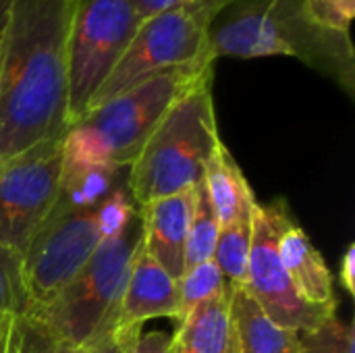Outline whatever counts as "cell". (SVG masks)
Listing matches in <instances>:
<instances>
[{
  "mask_svg": "<svg viewBox=\"0 0 355 353\" xmlns=\"http://www.w3.org/2000/svg\"><path fill=\"white\" fill-rule=\"evenodd\" d=\"M279 256L291 279L293 289L304 302L312 306L337 310L333 275L322 254L312 243V239L293 221L285 225L279 237Z\"/></svg>",
  "mask_w": 355,
  "mask_h": 353,
  "instance_id": "obj_14",
  "label": "cell"
},
{
  "mask_svg": "<svg viewBox=\"0 0 355 353\" xmlns=\"http://www.w3.org/2000/svg\"><path fill=\"white\" fill-rule=\"evenodd\" d=\"M289 221L293 218L283 200L256 204L250 262L241 287L275 325L302 335L327 325L337 316V310L312 306L293 289L279 256V237Z\"/></svg>",
  "mask_w": 355,
  "mask_h": 353,
  "instance_id": "obj_9",
  "label": "cell"
},
{
  "mask_svg": "<svg viewBox=\"0 0 355 353\" xmlns=\"http://www.w3.org/2000/svg\"><path fill=\"white\" fill-rule=\"evenodd\" d=\"M62 175V137L0 162V243L23 254L50 216Z\"/></svg>",
  "mask_w": 355,
  "mask_h": 353,
  "instance_id": "obj_10",
  "label": "cell"
},
{
  "mask_svg": "<svg viewBox=\"0 0 355 353\" xmlns=\"http://www.w3.org/2000/svg\"><path fill=\"white\" fill-rule=\"evenodd\" d=\"M208 50L220 56H293L355 98L352 31L318 23L306 0H237L212 23Z\"/></svg>",
  "mask_w": 355,
  "mask_h": 353,
  "instance_id": "obj_2",
  "label": "cell"
},
{
  "mask_svg": "<svg viewBox=\"0 0 355 353\" xmlns=\"http://www.w3.org/2000/svg\"><path fill=\"white\" fill-rule=\"evenodd\" d=\"M141 19L129 0H73L69 29V125L83 117L110 77Z\"/></svg>",
  "mask_w": 355,
  "mask_h": 353,
  "instance_id": "obj_8",
  "label": "cell"
},
{
  "mask_svg": "<svg viewBox=\"0 0 355 353\" xmlns=\"http://www.w3.org/2000/svg\"><path fill=\"white\" fill-rule=\"evenodd\" d=\"M202 181L220 227L252 218L258 204L256 196L225 144H220L208 160Z\"/></svg>",
  "mask_w": 355,
  "mask_h": 353,
  "instance_id": "obj_15",
  "label": "cell"
},
{
  "mask_svg": "<svg viewBox=\"0 0 355 353\" xmlns=\"http://www.w3.org/2000/svg\"><path fill=\"white\" fill-rule=\"evenodd\" d=\"M135 212L129 183L98 206H54L21 254L27 312L52 302L85 266L98 246L123 229Z\"/></svg>",
  "mask_w": 355,
  "mask_h": 353,
  "instance_id": "obj_5",
  "label": "cell"
},
{
  "mask_svg": "<svg viewBox=\"0 0 355 353\" xmlns=\"http://www.w3.org/2000/svg\"><path fill=\"white\" fill-rule=\"evenodd\" d=\"M220 144L212 79H206L171 106L131 162L129 191L135 206L191 191Z\"/></svg>",
  "mask_w": 355,
  "mask_h": 353,
  "instance_id": "obj_4",
  "label": "cell"
},
{
  "mask_svg": "<svg viewBox=\"0 0 355 353\" xmlns=\"http://www.w3.org/2000/svg\"><path fill=\"white\" fill-rule=\"evenodd\" d=\"M129 183V166H62L56 204L58 208H89L102 204L119 187Z\"/></svg>",
  "mask_w": 355,
  "mask_h": 353,
  "instance_id": "obj_17",
  "label": "cell"
},
{
  "mask_svg": "<svg viewBox=\"0 0 355 353\" xmlns=\"http://www.w3.org/2000/svg\"><path fill=\"white\" fill-rule=\"evenodd\" d=\"M225 273L214 260H206L193 266H187L179 279V300H181V318L198 308L200 304L212 300L214 295L231 289Z\"/></svg>",
  "mask_w": 355,
  "mask_h": 353,
  "instance_id": "obj_21",
  "label": "cell"
},
{
  "mask_svg": "<svg viewBox=\"0 0 355 353\" xmlns=\"http://www.w3.org/2000/svg\"><path fill=\"white\" fill-rule=\"evenodd\" d=\"M231 308L239 353H300L302 335L275 325L243 287H233Z\"/></svg>",
  "mask_w": 355,
  "mask_h": 353,
  "instance_id": "obj_16",
  "label": "cell"
},
{
  "mask_svg": "<svg viewBox=\"0 0 355 353\" xmlns=\"http://www.w3.org/2000/svg\"><path fill=\"white\" fill-rule=\"evenodd\" d=\"M141 218V248L173 279L185 273L187 231L191 223V191L152 200L137 208Z\"/></svg>",
  "mask_w": 355,
  "mask_h": 353,
  "instance_id": "obj_12",
  "label": "cell"
},
{
  "mask_svg": "<svg viewBox=\"0 0 355 353\" xmlns=\"http://www.w3.org/2000/svg\"><path fill=\"white\" fill-rule=\"evenodd\" d=\"M231 298L233 287L187 312L171 337V353H239Z\"/></svg>",
  "mask_w": 355,
  "mask_h": 353,
  "instance_id": "obj_13",
  "label": "cell"
},
{
  "mask_svg": "<svg viewBox=\"0 0 355 353\" xmlns=\"http://www.w3.org/2000/svg\"><path fill=\"white\" fill-rule=\"evenodd\" d=\"M27 312V295L21 273V256L0 243V331Z\"/></svg>",
  "mask_w": 355,
  "mask_h": 353,
  "instance_id": "obj_22",
  "label": "cell"
},
{
  "mask_svg": "<svg viewBox=\"0 0 355 353\" xmlns=\"http://www.w3.org/2000/svg\"><path fill=\"white\" fill-rule=\"evenodd\" d=\"M141 246L139 210L131 221L106 237L71 283L46 306L25 312L37 318L56 339L75 350L112 333V322L131 260Z\"/></svg>",
  "mask_w": 355,
  "mask_h": 353,
  "instance_id": "obj_6",
  "label": "cell"
},
{
  "mask_svg": "<svg viewBox=\"0 0 355 353\" xmlns=\"http://www.w3.org/2000/svg\"><path fill=\"white\" fill-rule=\"evenodd\" d=\"M156 318L181 320L179 281L173 279L139 246L131 260L125 289L116 306L112 333L121 339Z\"/></svg>",
  "mask_w": 355,
  "mask_h": 353,
  "instance_id": "obj_11",
  "label": "cell"
},
{
  "mask_svg": "<svg viewBox=\"0 0 355 353\" xmlns=\"http://www.w3.org/2000/svg\"><path fill=\"white\" fill-rule=\"evenodd\" d=\"M212 75L214 62L164 71L89 108L62 137V166H131L171 106Z\"/></svg>",
  "mask_w": 355,
  "mask_h": 353,
  "instance_id": "obj_3",
  "label": "cell"
},
{
  "mask_svg": "<svg viewBox=\"0 0 355 353\" xmlns=\"http://www.w3.org/2000/svg\"><path fill=\"white\" fill-rule=\"evenodd\" d=\"M341 268H339V281H341V285L345 287V291L349 293V295H354L355 293V246L354 243H349L347 246V250H345V254H343V260H341V264H339Z\"/></svg>",
  "mask_w": 355,
  "mask_h": 353,
  "instance_id": "obj_26",
  "label": "cell"
},
{
  "mask_svg": "<svg viewBox=\"0 0 355 353\" xmlns=\"http://www.w3.org/2000/svg\"><path fill=\"white\" fill-rule=\"evenodd\" d=\"M233 2L237 0H181L144 21L110 77L92 98L89 108L158 73L216 62L208 50V33L216 17Z\"/></svg>",
  "mask_w": 355,
  "mask_h": 353,
  "instance_id": "obj_7",
  "label": "cell"
},
{
  "mask_svg": "<svg viewBox=\"0 0 355 353\" xmlns=\"http://www.w3.org/2000/svg\"><path fill=\"white\" fill-rule=\"evenodd\" d=\"M310 15L337 31H352L355 17V0H306Z\"/></svg>",
  "mask_w": 355,
  "mask_h": 353,
  "instance_id": "obj_24",
  "label": "cell"
},
{
  "mask_svg": "<svg viewBox=\"0 0 355 353\" xmlns=\"http://www.w3.org/2000/svg\"><path fill=\"white\" fill-rule=\"evenodd\" d=\"M73 0H12L0 52V162L69 129Z\"/></svg>",
  "mask_w": 355,
  "mask_h": 353,
  "instance_id": "obj_1",
  "label": "cell"
},
{
  "mask_svg": "<svg viewBox=\"0 0 355 353\" xmlns=\"http://www.w3.org/2000/svg\"><path fill=\"white\" fill-rule=\"evenodd\" d=\"M79 353H119V337L114 333H108L106 337L94 341L92 345L83 347Z\"/></svg>",
  "mask_w": 355,
  "mask_h": 353,
  "instance_id": "obj_28",
  "label": "cell"
},
{
  "mask_svg": "<svg viewBox=\"0 0 355 353\" xmlns=\"http://www.w3.org/2000/svg\"><path fill=\"white\" fill-rule=\"evenodd\" d=\"M218 231H220V225L208 200L204 181H200L191 189V223L187 231L185 268L214 258Z\"/></svg>",
  "mask_w": 355,
  "mask_h": 353,
  "instance_id": "obj_18",
  "label": "cell"
},
{
  "mask_svg": "<svg viewBox=\"0 0 355 353\" xmlns=\"http://www.w3.org/2000/svg\"><path fill=\"white\" fill-rule=\"evenodd\" d=\"M300 353H355L354 327L335 316L320 329L302 333Z\"/></svg>",
  "mask_w": 355,
  "mask_h": 353,
  "instance_id": "obj_23",
  "label": "cell"
},
{
  "mask_svg": "<svg viewBox=\"0 0 355 353\" xmlns=\"http://www.w3.org/2000/svg\"><path fill=\"white\" fill-rule=\"evenodd\" d=\"M252 229H254V214L248 221L220 227L216 250H214V262L225 273L227 281L233 287H241L248 273L250 262V250H252Z\"/></svg>",
  "mask_w": 355,
  "mask_h": 353,
  "instance_id": "obj_20",
  "label": "cell"
},
{
  "mask_svg": "<svg viewBox=\"0 0 355 353\" xmlns=\"http://www.w3.org/2000/svg\"><path fill=\"white\" fill-rule=\"evenodd\" d=\"M56 339L37 318L21 314L0 331V353H79Z\"/></svg>",
  "mask_w": 355,
  "mask_h": 353,
  "instance_id": "obj_19",
  "label": "cell"
},
{
  "mask_svg": "<svg viewBox=\"0 0 355 353\" xmlns=\"http://www.w3.org/2000/svg\"><path fill=\"white\" fill-rule=\"evenodd\" d=\"M171 337L164 331L137 329L119 339V353H171Z\"/></svg>",
  "mask_w": 355,
  "mask_h": 353,
  "instance_id": "obj_25",
  "label": "cell"
},
{
  "mask_svg": "<svg viewBox=\"0 0 355 353\" xmlns=\"http://www.w3.org/2000/svg\"><path fill=\"white\" fill-rule=\"evenodd\" d=\"M129 2L135 8V12L139 15V19L141 21H148V19L156 17L158 12H162L166 8L179 4L181 0H129Z\"/></svg>",
  "mask_w": 355,
  "mask_h": 353,
  "instance_id": "obj_27",
  "label": "cell"
},
{
  "mask_svg": "<svg viewBox=\"0 0 355 353\" xmlns=\"http://www.w3.org/2000/svg\"><path fill=\"white\" fill-rule=\"evenodd\" d=\"M10 2L12 0H0V52H2V33H4V25H6V17H8Z\"/></svg>",
  "mask_w": 355,
  "mask_h": 353,
  "instance_id": "obj_29",
  "label": "cell"
}]
</instances>
